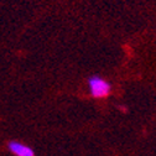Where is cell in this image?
<instances>
[{
	"instance_id": "6da1fadb",
	"label": "cell",
	"mask_w": 156,
	"mask_h": 156,
	"mask_svg": "<svg viewBox=\"0 0 156 156\" xmlns=\"http://www.w3.org/2000/svg\"><path fill=\"white\" fill-rule=\"evenodd\" d=\"M88 86H89L90 94L94 98H105V97L110 94V90H112L109 82L104 81L99 76H92L88 80Z\"/></svg>"
},
{
	"instance_id": "7a4b0ae2",
	"label": "cell",
	"mask_w": 156,
	"mask_h": 156,
	"mask_svg": "<svg viewBox=\"0 0 156 156\" xmlns=\"http://www.w3.org/2000/svg\"><path fill=\"white\" fill-rule=\"evenodd\" d=\"M8 149L15 156H35V151L30 146H27L20 141H10L8 144Z\"/></svg>"
}]
</instances>
